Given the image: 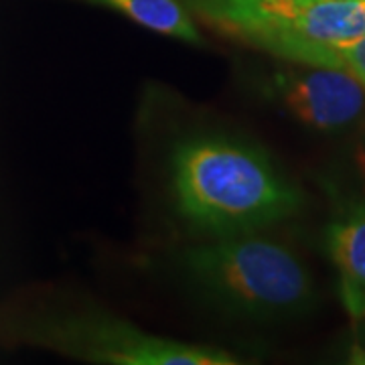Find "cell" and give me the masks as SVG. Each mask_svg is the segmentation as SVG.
<instances>
[{
  "label": "cell",
  "instance_id": "obj_1",
  "mask_svg": "<svg viewBox=\"0 0 365 365\" xmlns=\"http://www.w3.org/2000/svg\"><path fill=\"white\" fill-rule=\"evenodd\" d=\"M167 167L175 213L203 240L266 232L294 217L304 201L264 148L230 134L185 136Z\"/></svg>",
  "mask_w": 365,
  "mask_h": 365
},
{
  "label": "cell",
  "instance_id": "obj_2",
  "mask_svg": "<svg viewBox=\"0 0 365 365\" xmlns=\"http://www.w3.org/2000/svg\"><path fill=\"white\" fill-rule=\"evenodd\" d=\"M181 266L213 304L250 321L300 317L317 299L309 266L266 232L205 237L182 250Z\"/></svg>",
  "mask_w": 365,
  "mask_h": 365
},
{
  "label": "cell",
  "instance_id": "obj_3",
  "mask_svg": "<svg viewBox=\"0 0 365 365\" xmlns=\"http://www.w3.org/2000/svg\"><path fill=\"white\" fill-rule=\"evenodd\" d=\"M59 349L90 364L108 365H237L234 353L153 335L130 321L88 309L55 325Z\"/></svg>",
  "mask_w": 365,
  "mask_h": 365
},
{
  "label": "cell",
  "instance_id": "obj_4",
  "mask_svg": "<svg viewBox=\"0 0 365 365\" xmlns=\"http://www.w3.org/2000/svg\"><path fill=\"white\" fill-rule=\"evenodd\" d=\"M264 91L314 132L339 134L365 122V88L343 67L288 63L264 81Z\"/></svg>",
  "mask_w": 365,
  "mask_h": 365
},
{
  "label": "cell",
  "instance_id": "obj_5",
  "mask_svg": "<svg viewBox=\"0 0 365 365\" xmlns=\"http://www.w3.org/2000/svg\"><path fill=\"white\" fill-rule=\"evenodd\" d=\"M364 35L365 0H311L302 4L272 55L287 63L343 67V51Z\"/></svg>",
  "mask_w": 365,
  "mask_h": 365
},
{
  "label": "cell",
  "instance_id": "obj_6",
  "mask_svg": "<svg viewBox=\"0 0 365 365\" xmlns=\"http://www.w3.org/2000/svg\"><path fill=\"white\" fill-rule=\"evenodd\" d=\"M191 14L272 55L304 0H181Z\"/></svg>",
  "mask_w": 365,
  "mask_h": 365
},
{
  "label": "cell",
  "instance_id": "obj_7",
  "mask_svg": "<svg viewBox=\"0 0 365 365\" xmlns=\"http://www.w3.org/2000/svg\"><path fill=\"white\" fill-rule=\"evenodd\" d=\"M327 252L339 276V294L353 323L365 321V199L347 203L327 225Z\"/></svg>",
  "mask_w": 365,
  "mask_h": 365
},
{
  "label": "cell",
  "instance_id": "obj_8",
  "mask_svg": "<svg viewBox=\"0 0 365 365\" xmlns=\"http://www.w3.org/2000/svg\"><path fill=\"white\" fill-rule=\"evenodd\" d=\"M110 11L124 14L132 23L153 33L179 39L189 45H201V35L193 14L187 11L181 0H86Z\"/></svg>",
  "mask_w": 365,
  "mask_h": 365
},
{
  "label": "cell",
  "instance_id": "obj_9",
  "mask_svg": "<svg viewBox=\"0 0 365 365\" xmlns=\"http://www.w3.org/2000/svg\"><path fill=\"white\" fill-rule=\"evenodd\" d=\"M341 63L343 69H347L365 88V35L357 43H353L347 51H343Z\"/></svg>",
  "mask_w": 365,
  "mask_h": 365
},
{
  "label": "cell",
  "instance_id": "obj_10",
  "mask_svg": "<svg viewBox=\"0 0 365 365\" xmlns=\"http://www.w3.org/2000/svg\"><path fill=\"white\" fill-rule=\"evenodd\" d=\"M304 2H311V0H304Z\"/></svg>",
  "mask_w": 365,
  "mask_h": 365
}]
</instances>
